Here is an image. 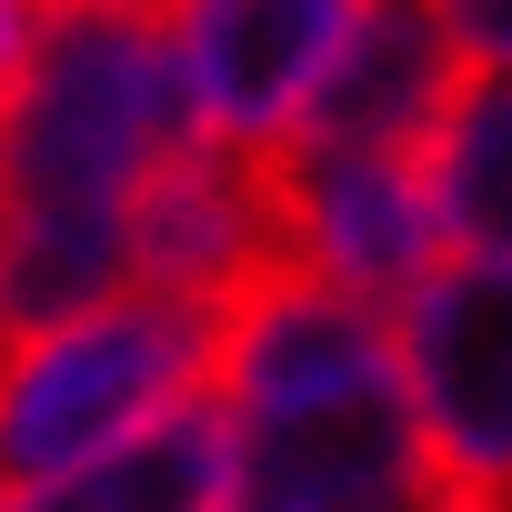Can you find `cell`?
<instances>
[{"instance_id": "obj_8", "label": "cell", "mask_w": 512, "mask_h": 512, "mask_svg": "<svg viewBox=\"0 0 512 512\" xmlns=\"http://www.w3.org/2000/svg\"><path fill=\"white\" fill-rule=\"evenodd\" d=\"M472 71H512V0H422Z\"/></svg>"}, {"instance_id": "obj_7", "label": "cell", "mask_w": 512, "mask_h": 512, "mask_svg": "<svg viewBox=\"0 0 512 512\" xmlns=\"http://www.w3.org/2000/svg\"><path fill=\"white\" fill-rule=\"evenodd\" d=\"M422 171H432L442 251H462V262H512V71L502 81L462 71V91L422 131Z\"/></svg>"}, {"instance_id": "obj_5", "label": "cell", "mask_w": 512, "mask_h": 512, "mask_svg": "<svg viewBox=\"0 0 512 512\" xmlns=\"http://www.w3.org/2000/svg\"><path fill=\"white\" fill-rule=\"evenodd\" d=\"M221 492H231V402L191 392L81 462L11 482L0 512H221Z\"/></svg>"}, {"instance_id": "obj_6", "label": "cell", "mask_w": 512, "mask_h": 512, "mask_svg": "<svg viewBox=\"0 0 512 512\" xmlns=\"http://www.w3.org/2000/svg\"><path fill=\"white\" fill-rule=\"evenodd\" d=\"M462 51L442 41V21L422 0H362L352 41L332 51L322 91L302 101V141H422L442 121V101L462 91Z\"/></svg>"}, {"instance_id": "obj_2", "label": "cell", "mask_w": 512, "mask_h": 512, "mask_svg": "<svg viewBox=\"0 0 512 512\" xmlns=\"http://www.w3.org/2000/svg\"><path fill=\"white\" fill-rule=\"evenodd\" d=\"M432 512H512V262H432L392 302Z\"/></svg>"}, {"instance_id": "obj_4", "label": "cell", "mask_w": 512, "mask_h": 512, "mask_svg": "<svg viewBox=\"0 0 512 512\" xmlns=\"http://www.w3.org/2000/svg\"><path fill=\"white\" fill-rule=\"evenodd\" d=\"M362 0H171L191 121L211 141H282L352 41Z\"/></svg>"}, {"instance_id": "obj_9", "label": "cell", "mask_w": 512, "mask_h": 512, "mask_svg": "<svg viewBox=\"0 0 512 512\" xmlns=\"http://www.w3.org/2000/svg\"><path fill=\"white\" fill-rule=\"evenodd\" d=\"M31 21H41V0H0V101H11V81H21V51H31Z\"/></svg>"}, {"instance_id": "obj_1", "label": "cell", "mask_w": 512, "mask_h": 512, "mask_svg": "<svg viewBox=\"0 0 512 512\" xmlns=\"http://www.w3.org/2000/svg\"><path fill=\"white\" fill-rule=\"evenodd\" d=\"M211 392L231 402L221 512H432V452L382 302L272 262L231 292Z\"/></svg>"}, {"instance_id": "obj_3", "label": "cell", "mask_w": 512, "mask_h": 512, "mask_svg": "<svg viewBox=\"0 0 512 512\" xmlns=\"http://www.w3.org/2000/svg\"><path fill=\"white\" fill-rule=\"evenodd\" d=\"M272 171V221L302 272L362 292V302H402L432 262H442V211H432V171L422 141H262Z\"/></svg>"}]
</instances>
